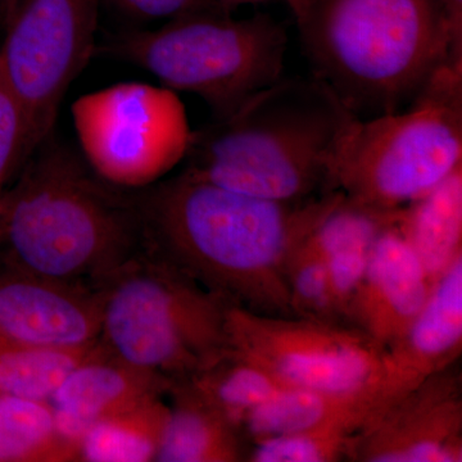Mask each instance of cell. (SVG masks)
<instances>
[{"label": "cell", "mask_w": 462, "mask_h": 462, "mask_svg": "<svg viewBox=\"0 0 462 462\" xmlns=\"http://www.w3.org/2000/svg\"><path fill=\"white\" fill-rule=\"evenodd\" d=\"M461 355L462 256L438 279L424 309L402 336L385 346L369 419L433 374L460 361Z\"/></svg>", "instance_id": "13"}, {"label": "cell", "mask_w": 462, "mask_h": 462, "mask_svg": "<svg viewBox=\"0 0 462 462\" xmlns=\"http://www.w3.org/2000/svg\"><path fill=\"white\" fill-rule=\"evenodd\" d=\"M100 291V339L139 369L181 382L229 346L230 303L148 249Z\"/></svg>", "instance_id": "7"}, {"label": "cell", "mask_w": 462, "mask_h": 462, "mask_svg": "<svg viewBox=\"0 0 462 462\" xmlns=\"http://www.w3.org/2000/svg\"><path fill=\"white\" fill-rule=\"evenodd\" d=\"M227 346L254 361L284 387L336 393H370L384 346L354 325L256 314L229 306Z\"/></svg>", "instance_id": "10"}, {"label": "cell", "mask_w": 462, "mask_h": 462, "mask_svg": "<svg viewBox=\"0 0 462 462\" xmlns=\"http://www.w3.org/2000/svg\"><path fill=\"white\" fill-rule=\"evenodd\" d=\"M372 410L370 393L285 387L252 410L240 430L248 446L330 425H352L360 430Z\"/></svg>", "instance_id": "16"}, {"label": "cell", "mask_w": 462, "mask_h": 462, "mask_svg": "<svg viewBox=\"0 0 462 462\" xmlns=\"http://www.w3.org/2000/svg\"><path fill=\"white\" fill-rule=\"evenodd\" d=\"M397 224L374 245L348 314V324L384 348L400 338L420 314L434 285Z\"/></svg>", "instance_id": "14"}, {"label": "cell", "mask_w": 462, "mask_h": 462, "mask_svg": "<svg viewBox=\"0 0 462 462\" xmlns=\"http://www.w3.org/2000/svg\"><path fill=\"white\" fill-rule=\"evenodd\" d=\"M357 428L330 425L272 439L248 447V462H339L346 461Z\"/></svg>", "instance_id": "23"}, {"label": "cell", "mask_w": 462, "mask_h": 462, "mask_svg": "<svg viewBox=\"0 0 462 462\" xmlns=\"http://www.w3.org/2000/svg\"><path fill=\"white\" fill-rule=\"evenodd\" d=\"M357 117L324 83L282 78L236 112L193 130L187 175L273 202L330 190V167Z\"/></svg>", "instance_id": "3"}, {"label": "cell", "mask_w": 462, "mask_h": 462, "mask_svg": "<svg viewBox=\"0 0 462 462\" xmlns=\"http://www.w3.org/2000/svg\"><path fill=\"white\" fill-rule=\"evenodd\" d=\"M23 112L0 72V211L9 179L23 165Z\"/></svg>", "instance_id": "25"}, {"label": "cell", "mask_w": 462, "mask_h": 462, "mask_svg": "<svg viewBox=\"0 0 462 462\" xmlns=\"http://www.w3.org/2000/svg\"><path fill=\"white\" fill-rule=\"evenodd\" d=\"M102 346V339L78 348H51L0 338V394L50 401L66 376Z\"/></svg>", "instance_id": "22"}, {"label": "cell", "mask_w": 462, "mask_h": 462, "mask_svg": "<svg viewBox=\"0 0 462 462\" xmlns=\"http://www.w3.org/2000/svg\"><path fill=\"white\" fill-rule=\"evenodd\" d=\"M346 461L461 462L460 361L373 415L355 434Z\"/></svg>", "instance_id": "11"}, {"label": "cell", "mask_w": 462, "mask_h": 462, "mask_svg": "<svg viewBox=\"0 0 462 462\" xmlns=\"http://www.w3.org/2000/svg\"><path fill=\"white\" fill-rule=\"evenodd\" d=\"M99 3L17 0L5 23L0 72L25 121L23 163L54 133L67 90L96 54Z\"/></svg>", "instance_id": "9"}, {"label": "cell", "mask_w": 462, "mask_h": 462, "mask_svg": "<svg viewBox=\"0 0 462 462\" xmlns=\"http://www.w3.org/2000/svg\"><path fill=\"white\" fill-rule=\"evenodd\" d=\"M287 47V30L270 14L236 20L231 12L209 11L118 33L96 53L199 97L214 118H223L284 78Z\"/></svg>", "instance_id": "5"}, {"label": "cell", "mask_w": 462, "mask_h": 462, "mask_svg": "<svg viewBox=\"0 0 462 462\" xmlns=\"http://www.w3.org/2000/svg\"><path fill=\"white\" fill-rule=\"evenodd\" d=\"M170 407L148 398L91 425L80 442V461H156Z\"/></svg>", "instance_id": "20"}, {"label": "cell", "mask_w": 462, "mask_h": 462, "mask_svg": "<svg viewBox=\"0 0 462 462\" xmlns=\"http://www.w3.org/2000/svg\"><path fill=\"white\" fill-rule=\"evenodd\" d=\"M100 330V289L51 281L9 263L0 269V338L78 348L98 342Z\"/></svg>", "instance_id": "12"}, {"label": "cell", "mask_w": 462, "mask_h": 462, "mask_svg": "<svg viewBox=\"0 0 462 462\" xmlns=\"http://www.w3.org/2000/svg\"><path fill=\"white\" fill-rule=\"evenodd\" d=\"M80 461L57 427L50 401L0 394V462Z\"/></svg>", "instance_id": "21"}, {"label": "cell", "mask_w": 462, "mask_h": 462, "mask_svg": "<svg viewBox=\"0 0 462 462\" xmlns=\"http://www.w3.org/2000/svg\"><path fill=\"white\" fill-rule=\"evenodd\" d=\"M221 5L227 11L240 7V5H258V3L267 2V0H217Z\"/></svg>", "instance_id": "28"}, {"label": "cell", "mask_w": 462, "mask_h": 462, "mask_svg": "<svg viewBox=\"0 0 462 462\" xmlns=\"http://www.w3.org/2000/svg\"><path fill=\"white\" fill-rule=\"evenodd\" d=\"M81 156L124 189L151 187L187 156L191 133L176 91L141 81L85 94L71 107Z\"/></svg>", "instance_id": "8"}, {"label": "cell", "mask_w": 462, "mask_h": 462, "mask_svg": "<svg viewBox=\"0 0 462 462\" xmlns=\"http://www.w3.org/2000/svg\"><path fill=\"white\" fill-rule=\"evenodd\" d=\"M397 226L436 284L462 256V167L401 208Z\"/></svg>", "instance_id": "18"}, {"label": "cell", "mask_w": 462, "mask_h": 462, "mask_svg": "<svg viewBox=\"0 0 462 462\" xmlns=\"http://www.w3.org/2000/svg\"><path fill=\"white\" fill-rule=\"evenodd\" d=\"M462 167V71L442 66L409 107L355 121L330 167V190L400 209Z\"/></svg>", "instance_id": "6"}, {"label": "cell", "mask_w": 462, "mask_h": 462, "mask_svg": "<svg viewBox=\"0 0 462 462\" xmlns=\"http://www.w3.org/2000/svg\"><path fill=\"white\" fill-rule=\"evenodd\" d=\"M172 380L125 363L103 343L75 367L50 402L60 434L78 447L91 425L148 398L169 394Z\"/></svg>", "instance_id": "15"}, {"label": "cell", "mask_w": 462, "mask_h": 462, "mask_svg": "<svg viewBox=\"0 0 462 462\" xmlns=\"http://www.w3.org/2000/svg\"><path fill=\"white\" fill-rule=\"evenodd\" d=\"M312 76L360 118L409 107L447 65L440 0H282Z\"/></svg>", "instance_id": "4"}, {"label": "cell", "mask_w": 462, "mask_h": 462, "mask_svg": "<svg viewBox=\"0 0 462 462\" xmlns=\"http://www.w3.org/2000/svg\"><path fill=\"white\" fill-rule=\"evenodd\" d=\"M338 191L273 202L181 172L138 190L148 249L231 306L294 316L287 264Z\"/></svg>", "instance_id": "1"}, {"label": "cell", "mask_w": 462, "mask_h": 462, "mask_svg": "<svg viewBox=\"0 0 462 462\" xmlns=\"http://www.w3.org/2000/svg\"><path fill=\"white\" fill-rule=\"evenodd\" d=\"M17 0H0V16L3 18V23L8 20L16 7Z\"/></svg>", "instance_id": "29"}, {"label": "cell", "mask_w": 462, "mask_h": 462, "mask_svg": "<svg viewBox=\"0 0 462 462\" xmlns=\"http://www.w3.org/2000/svg\"><path fill=\"white\" fill-rule=\"evenodd\" d=\"M0 243L23 272L96 289L148 249L138 190L103 180L54 133L3 196Z\"/></svg>", "instance_id": "2"}, {"label": "cell", "mask_w": 462, "mask_h": 462, "mask_svg": "<svg viewBox=\"0 0 462 462\" xmlns=\"http://www.w3.org/2000/svg\"><path fill=\"white\" fill-rule=\"evenodd\" d=\"M440 8L448 41L446 66L462 71V0H440Z\"/></svg>", "instance_id": "27"}, {"label": "cell", "mask_w": 462, "mask_h": 462, "mask_svg": "<svg viewBox=\"0 0 462 462\" xmlns=\"http://www.w3.org/2000/svg\"><path fill=\"white\" fill-rule=\"evenodd\" d=\"M287 285L296 318L345 322L331 294L327 263L309 238L289 258Z\"/></svg>", "instance_id": "24"}, {"label": "cell", "mask_w": 462, "mask_h": 462, "mask_svg": "<svg viewBox=\"0 0 462 462\" xmlns=\"http://www.w3.org/2000/svg\"><path fill=\"white\" fill-rule=\"evenodd\" d=\"M158 462L245 461L247 440L238 427L175 382Z\"/></svg>", "instance_id": "17"}, {"label": "cell", "mask_w": 462, "mask_h": 462, "mask_svg": "<svg viewBox=\"0 0 462 462\" xmlns=\"http://www.w3.org/2000/svg\"><path fill=\"white\" fill-rule=\"evenodd\" d=\"M123 16L138 23L173 20L199 12L227 11L217 0H107ZM229 12V11H227Z\"/></svg>", "instance_id": "26"}, {"label": "cell", "mask_w": 462, "mask_h": 462, "mask_svg": "<svg viewBox=\"0 0 462 462\" xmlns=\"http://www.w3.org/2000/svg\"><path fill=\"white\" fill-rule=\"evenodd\" d=\"M181 383L239 430L252 410L285 388L260 365L229 346Z\"/></svg>", "instance_id": "19"}]
</instances>
